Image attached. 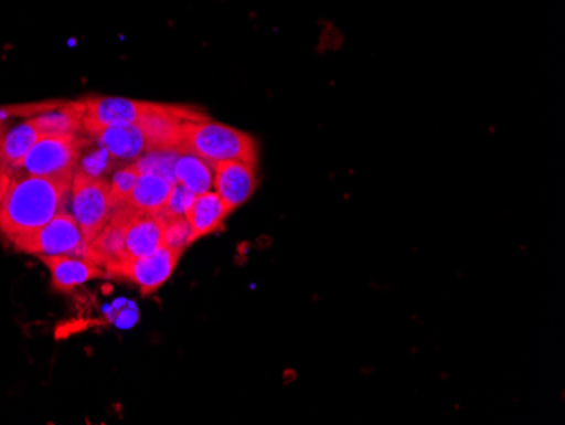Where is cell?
<instances>
[{
    "label": "cell",
    "instance_id": "cell-1",
    "mask_svg": "<svg viewBox=\"0 0 565 425\" xmlns=\"http://www.w3.org/2000/svg\"><path fill=\"white\" fill-rule=\"evenodd\" d=\"M72 180L73 173L58 177L12 174L11 185L0 204V234L14 243L41 230L70 204Z\"/></svg>",
    "mask_w": 565,
    "mask_h": 425
},
{
    "label": "cell",
    "instance_id": "cell-2",
    "mask_svg": "<svg viewBox=\"0 0 565 425\" xmlns=\"http://www.w3.org/2000/svg\"><path fill=\"white\" fill-rule=\"evenodd\" d=\"M180 153L195 155L212 164L236 160L247 163L258 161V148L249 135L227 124L215 123L205 114L186 124Z\"/></svg>",
    "mask_w": 565,
    "mask_h": 425
},
{
    "label": "cell",
    "instance_id": "cell-3",
    "mask_svg": "<svg viewBox=\"0 0 565 425\" xmlns=\"http://www.w3.org/2000/svg\"><path fill=\"white\" fill-rule=\"evenodd\" d=\"M70 208L81 226L85 243H90L109 224L116 211L110 199L109 179H94L75 170L70 192Z\"/></svg>",
    "mask_w": 565,
    "mask_h": 425
},
{
    "label": "cell",
    "instance_id": "cell-4",
    "mask_svg": "<svg viewBox=\"0 0 565 425\" xmlns=\"http://www.w3.org/2000/svg\"><path fill=\"white\" fill-rule=\"evenodd\" d=\"M14 249L25 255L40 256H87V243L78 222L72 212L62 211L30 236L19 237L11 243Z\"/></svg>",
    "mask_w": 565,
    "mask_h": 425
},
{
    "label": "cell",
    "instance_id": "cell-5",
    "mask_svg": "<svg viewBox=\"0 0 565 425\" xmlns=\"http://www.w3.org/2000/svg\"><path fill=\"white\" fill-rule=\"evenodd\" d=\"M90 141L87 136H43L25 155L18 170L38 177L75 173L82 151Z\"/></svg>",
    "mask_w": 565,
    "mask_h": 425
},
{
    "label": "cell",
    "instance_id": "cell-6",
    "mask_svg": "<svg viewBox=\"0 0 565 425\" xmlns=\"http://www.w3.org/2000/svg\"><path fill=\"white\" fill-rule=\"evenodd\" d=\"M202 116V113L190 109V107L148 103L145 113L136 124L145 136L149 151L167 149V151L180 153L186 124Z\"/></svg>",
    "mask_w": 565,
    "mask_h": 425
},
{
    "label": "cell",
    "instance_id": "cell-7",
    "mask_svg": "<svg viewBox=\"0 0 565 425\" xmlns=\"http://www.w3.org/2000/svg\"><path fill=\"white\" fill-rule=\"evenodd\" d=\"M182 255V252L161 246L151 255L142 256V258L124 259V262L107 268L106 272L109 277L122 278V280L138 285L142 295H149L170 280Z\"/></svg>",
    "mask_w": 565,
    "mask_h": 425
},
{
    "label": "cell",
    "instance_id": "cell-8",
    "mask_svg": "<svg viewBox=\"0 0 565 425\" xmlns=\"http://www.w3.org/2000/svg\"><path fill=\"white\" fill-rule=\"evenodd\" d=\"M84 104V135L97 128H124L138 123L148 100L126 97H87Z\"/></svg>",
    "mask_w": 565,
    "mask_h": 425
},
{
    "label": "cell",
    "instance_id": "cell-9",
    "mask_svg": "<svg viewBox=\"0 0 565 425\" xmlns=\"http://www.w3.org/2000/svg\"><path fill=\"white\" fill-rule=\"evenodd\" d=\"M135 214L136 209L129 208V205L116 209L109 224L102 230V233L95 240L87 244V256L85 258L90 259L104 269L124 262L126 259L127 226H129V222H131Z\"/></svg>",
    "mask_w": 565,
    "mask_h": 425
},
{
    "label": "cell",
    "instance_id": "cell-10",
    "mask_svg": "<svg viewBox=\"0 0 565 425\" xmlns=\"http://www.w3.org/2000/svg\"><path fill=\"white\" fill-rule=\"evenodd\" d=\"M256 187V163L236 160L215 164L214 192L224 200L228 211H236L246 204Z\"/></svg>",
    "mask_w": 565,
    "mask_h": 425
},
{
    "label": "cell",
    "instance_id": "cell-11",
    "mask_svg": "<svg viewBox=\"0 0 565 425\" xmlns=\"http://www.w3.org/2000/svg\"><path fill=\"white\" fill-rule=\"evenodd\" d=\"M51 275V284L58 291H70L97 278H109L106 269L82 256H40Z\"/></svg>",
    "mask_w": 565,
    "mask_h": 425
},
{
    "label": "cell",
    "instance_id": "cell-12",
    "mask_svg": "<svg viewBox=\"0 0 565 425\" xmlns=\"http://www.w3.org/2000/svg\"><path fill=\"white\" fill-rule=\"evenodd\" d=\"M164 217L160 212L136 211L126 233V259L142 258L163 246Z\"/></svg>",
    "mask_w": 565,
    "mask_h": 425
},
{
    "label": "cell",
    "instance_id": "cell-13",
    "mask_svg": "<svg viewBox=\"0 0 565 425\" xmlns=\"http://www.w3.org/2000/svg\"><path fill=\"white\" fill-rule=\"evenodd\" d=\"M85 136L107 149L122 164L132 163L142 155L149 153L148 145H146L145 136L138 128V124L124 126V128L90 129L85 132Z\"/></svg>",
    "mask_w": 565,
    "mask_h": 425
},
{
    "label": "cell",
    "instance_id": "cell-14",
    "mask_svg": "<svg viewBox=\"0 0 565 425\" xmlns=\"http://www.w3.org/2000/svg\"><path fill=\"white\" fill-rule=\"evenodd\" d=\"M31 119L43 136H85L82 98L73 103L53 104V107H47Z\"/></svg>",
    "mask_w": 565,
    "mask_h": 425
},
{
    "label": "cell",
    "instance_id": "cell-15",
    "mask_svg": "<svg viewBox=\"0 0 565 425\" xmlns=\"http://www.w3.org/2000/svg\"><path fill=\"white\" fill-rule=\"evenodd\" d=\"M228 214L231 211L214 190L195 195L192 208L186 214L190 226H192L193 240L199 241L200 237L209 236V234L221 230Z\"/></svg>",
    "mask_w": 565,
    "mask_h": 425
},
{
    "label": "cell",
    "instance_id": "cell-16",
    "mask_svg": "<svg viewBox=\"0 0 565 425\" xmlns=\"http://www.w3.org/2000/svg\"><path fill=\"white\" fill-rule=\"evenodd\" d=\"M43 138L33 119L22 120L14 128L8 129L0 142V164L9 171L18 170L19 164L30 153L33 146Z\"/></svg>",
    "mask_w": 565,
    "mask_h": 425
},
{
    "label": "cell",
    "instance_id": "cell-17",
    "mask_svg": "<svg viewBox=\"0 0 565 425\" xmlns=\"http://www.w3.org/2000/svg\"><path fill=\"white\" fill-rule=\"evenodd\" d=\"M214 173L215 164L192 153H178L174 161V180L195 195L214 190Z\"/></svg>",
    "mask_w": 565,
    "mask_h": 425
},
{
    "label": "cell",
    "instance_id": "cell-18",
    "mask_svg": "<svg viewBox=\"0 0 565 425\" xmlns=\"http://www.w3.org/2000/svg\"><path fill=\"white\" fill-rule=\"evenodd\" d=\"M173 185L174 182L160 174L141 173L126 205L141 212H160Z\"/></svg>",
    "mask_w": 565,
    "mask_h": 425
},
{
    "label": "cell",
    "instance_id": "cell-19",
    "mask_svg": "<svg viewBox=\"0 0 565 425\" xmlns=\"http://www.w3.org/2000/svg\"><path fill=\"white\" fill-rule=\"evenodd\" d=\"M119 164L122 163L117 161L107 149L102 148L100 145L94 146V141H90L82 151L81 160H78L75 170L82 171L88 177H94V179H109V174Z\"/></svg>",
    "mask_w": 565,
    "mask_h": 425
},
{
    "label": "cell",
    "instance_id": "cell-20",
    "mask_svg": "<svg viewBox=\"0 0 565 425\" xmlns=\"http://www.w3.org/2000/svg\"><path fill=\"white\" fill-rule=\"evenodd\" d=\"M139 177H141V170H139L136 161L114 171L109 180L110 199H113L114 209H119L127 204V200L131 196Z\"/></svg>",
    "mask_w": 565,
    "mask_h": 425
},
{
    "label": "cell",
    "instance_id": "cell-21",
    "mask_svg": "<svg viewBox=\"0 0 565 425\" xmlns=\"http://www.w3.org/2000/svg\"><path fill=\"white\" fill-rule=\"evenodd\" d=\"M193 243H195V240H193L192 226H190L189 219L164 217L163 246L183 253L186 247L192 246Z\"/></svg>",
    "mask_w": 565,
    "mask_h": 425
},
{
    "label": "cell",
    "instance_id": "cell-22",
    "mask_svg": "<svg viewBox=\"0 0 565 425\" xmlns=\"http://www.w3.org/2000/svg\"><path fill=\"white\" fill-rule=\"evenodd\" d=\"M195 193L190 192L185 187L180 183H174L168 195L167 204L161 209V215L167 219L186 217L190 208H192Z\"/></svg>",
    "mask_w": 565,
    "mask_h": 425
},
{
    "label": "cell",
    "instance_id": "cell-23",
    "mask_svg": "<svg viewBox=\"0 0 565 425\" xmlns=\"http://www.w3.org/2000/svg\"><path fill=\"white\" fill-rule=\"evenodd\" d=\"M11 171L0 164V204H2L6 193H8L9 185H11Z\"/></svg>",
    "mask_w": 565,
    "mask_h": 425
},
{
    "label": "cell",
    "instance_id": "cell-24",
    "mask_svg": "<svg viewBox=\"0 0 565 425\" xmlns=\"http://www.w3.org/2000/svg\"><path fill=\"white\" fill-rule=\"evenodd\" d=\"M8 116H11V110L0 109V142H2L9 129Z\"/></svg>",
    "mask_w": 565,
    "mask_h": 425
}]
</instances>
